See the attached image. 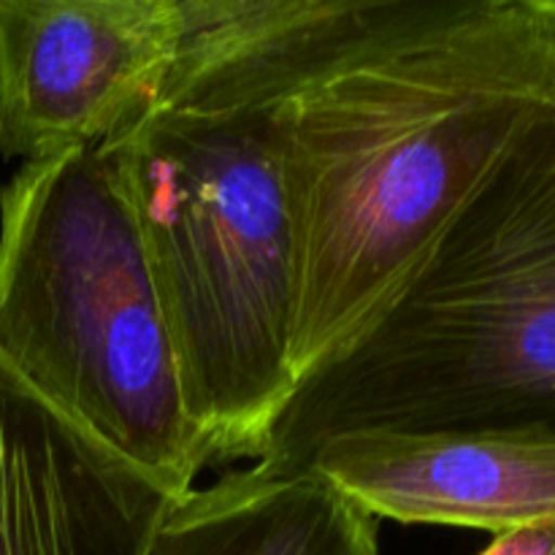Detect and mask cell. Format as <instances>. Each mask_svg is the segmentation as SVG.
Wrapping results in <instances>:
<instances>
[{
    "instance_id": "1",
    "label": "cell",
    "mask_w": 555,
    "mask_h": 555,
    "mask_svg": "<svg viewBox=\"0 0 555 555\" xmlns=\"http://www.w3.org/2000/svg\"><path fill=\"white\" fill-rule=\"evenodd\" d=\"M179 5L163 90L242 103L280 150L298 231L301 385L388 309L555 108V0Z\"/></svg>"
},
{
    "instance_id": "2",
    "label": "cell",
    "mask_w": 555,
    "mask_h": 555,
    "mask_svg": "<svg viewBox=\"0 0 555 555\" xmlns=\"http://www.w3.org/2000/svg\"><path fill=\"white\" fill-rule=\"evenodd\" d=\"M555 434V108L383 314L296 388L260 464L356 431Z\"/></svg>"
},
{
    "instance_id": "3",
    "label": "cell",
    "mask_w": 555,
    "mask_h": 555,
    "mask_svg": "<svg viewBox=\"0 0 555 555\" xmlns=\"http://www.w3.org/2000/svg\"><path fill=\"white\" fill-rule=\"evenodd\" d=\"M135 215L190 417L258 461L296 393L298 231L280 150L247 106L163 90L101 144Z\"/></svg>"
},
{
    "instance_id": "4",
    "label": "cell",
    "mask_w": 555,
    "mask_h": 555,
    "mask_svg": "<svg viewBox=\"0 0 555 555\" xmlns=\"http://www.w3.org/2000/svg\"><path fill=\"white\" fill-rule=\"evenodd\" d=\"M0 358L171 499L215 464L184 404L135 215L103 146L22 163L0 190Z\"/></svg>"
},
{
    "instance_id": "5",
    "label": "cell",
    "mask_w": 555,
    "mask_h": 555,
    "mask_svg": "<svg viewBox=\"0 0 555 555\" xmlns=\"http://www.w3.org/2000/svg\"><path fill=\"white\" fill-rule=\"evenodd\" d=\"M179 0H0V157L101 146L155 106Z\"/></svg>"
},
{
    "instance_id": "6",
    "label": "cell",
    "mask_w": 555,
    "mask_h": 555,
    "mask_svg": "<svg viewBox=\"0 0 555 555\" xmlns=\"http://www.w3.org/2000/svg\"><path fill=\"white\" fill-rule=\"evenodd\" d=\"M298 466L318 469L377 520L493 534L555 520L547 431H356L318 442Z\"/></svg>"
},
{
    "instance_id": "7",
    "label": "cell",
    "mask_w": 555,
    "mask_h": 555,
    "mask_svg": "<svg viewBox=\"0 0 555 555\" xmlns=\"http://www.w3.org/2000/svg\"><path fill=\"white\" fill-rule=\"evenodd\" d=\"M171 502L0 358V555H146Z\"/></svg>"
},
{
    "instance_id": "8",
    "label": "cell",
    "mask_w": 555,
    "mask_h": 555,
    "mask_svg": "<svg viewBox=\"0 0 555 555\" xmlns=\"http://www.w3.org/2000/svg\"><path fill=\"white\" fill-rule=\"evenodd\" d=\"M146 555H383L379 520L312 466L255 461L173 499Z\"/></svg>"
},
{
    "instance_id": "9",
    "label": "cell",
    "mask_w": 555,
    "mask_h": 555,
    "mask_svg": "<svg viewBox=\"0 0 555 555\" xmlns=\"http://www.w3.org/2000/svg\"><path fill=\"white\" fill-rule=\"evenodd\" d=\"M480 555H555V520L499 531Z\"/></svg>"
},
{
    "instance_id": "10",
    "label": "cell",
    "mask_w": 555,
    "mask_h": 555,
    "mask_svg": "<svg viewBox=\"0 0 555 555\" xmlns=\"http://www.w3.org/2000/svg\"><path fill=\"white\" fill-rule=\"evenodd\" d=\"M0 166H3V157H0ZM3 184H5V182H3V179H0V190H3Z\"/></svg>"
}]
</instances>
